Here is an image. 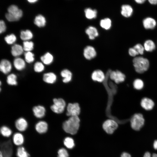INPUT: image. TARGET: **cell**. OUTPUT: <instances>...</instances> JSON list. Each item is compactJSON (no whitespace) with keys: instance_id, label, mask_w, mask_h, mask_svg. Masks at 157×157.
I'll return each mask as SVG.
<instances>
[{"instance_id":"7c38bea8","label":"cell","mask_w":157,"mask_h":157,"mask_svg":"<svg viewBox=\"0 0 157 157\" xmlns=\"http://www.w3.org/2000/svg\"><path fill=\"white\" fill-rule=\"evenodd\" d=\"M32 111L35 117L38 118H41L45 116L46 109L43 106L38 105L33 107Z\"/></svg>"},{"instance_id":"8992f818","label":"cell","mask_w":157,"mask_h":157,"mask_svg":"<svg viewBox=\"0 0 157 157\" xmlns=\"http://www.w3.org/2000/svg\"><path fill=\"white\" fill-rule=\"evenodd\" d=\"M66 109V115L69 117L78 116L81 111L79 104L77 102L68 103Z\"/></svg>"},{"instance_id":"484cf974","label":"cell","mask_w":157,"mask_h":157,"mask_svg":"<svg viewBox=\"0 0 157 157\" xmlns=\"http://www.w3.org/2000/svg\"><path fill=\"white\" fill-rule=\"evenodd\" d=\"M6 81L9 85H17L18 83L17 75L14 73L9 74L7 77Z\"/></svg>"},{"instance_id":"7a4b0ae2","label":"cell","mask_w":157,"mask_h":157,"mask_svg":"<svg viewBox=\"0 0 157 157\" xmlns=\"http://www.w3.org/2000/svg\"><path fill=\"white\" fill-rule=\"evenodd\" d=\"M133 66L136 72L142 74L147 71L149 67V62L147 58L138 57L133 60Z\"/></svg>"},{"instance_id":"9c48e42d","label":"cell","mask_w":157,"mask_h":157,"mask_svg":"<svg viewBox=\"0 0 157 157\" xmlns=\"http://www.w3.org/2000/svg\"><path fill=\"white\" fill-rule=\"evenodd\" d=\"M109 76L110 79L117 84L123 82L125 79V75L119 70L111 71L110 74Z\"/></svg>"},{"instance_id":"681fc988","label":"cell","mask_w":157,"mask_h":157,"mask_svg":"<svg viewBox=\"0 0 157 157\" xmlns=\"http://www.w3.org/2000/svg\"><path fill=\"white\" fill-rule=\"evenodd\" d=\"M38 0H28V1L31 3H35V2L37 1Z\"/></svg>"},{"instance_id":"44dd1931","label":"cell","mask_w":157,"mask_h":157,"mask_svg":"<svg viewBox=\"0 0 157 157\" xmlns=\"http://www.w3.org/2000/svg\"><path fill=\"white\" fill-rule=\"evenodd\" d=\"M143 24L145 28L152 29L155 27L156 22L154 19L151 17H147L143 20Z\"/></svg>"},{"instance_id":"f6af8a7d","label":"cell","mask_w":157,"mask_h":157,"mask_svg":"<svg viewBox=\"0 0 157 157\" xmlns=\"http://www.w3.org/2000/svg\"><path fill=\"white\" fill-rule=\"evenodd\" d=\"M151 153L149 152H146L144 154L143 157H151Z\"/></svg>"},{"instance_id":"3957f363","label":"cell","mask_w":157,"mask_h":157,"mask_svg":"<svg viewBox=\"0 0 157 157\" xmlns=\"http://www.w3.org/2000/svg\"><path fill=\"white\" fill-rule=\"evenodd\" d=\"M8 13L5 15L7 19L9 22H14L18 20L23 15L21 10L14 5L10 6L8 9Z\"/></svg>"},{"instance_id":"4316f807","label":"cell","mask_w":157,"mask_h":157,"mask_svg":"<svg viewBox=\"0 0 157 157\" xmlns=\"http://www.w3.org/2000/svg\"><path fill=\"white\" fill-rule=\"evenodd\" d=\"M13 141L14 143L17 146L22 145L24 142V137L20 133H16L14 134L13 136Z\"/></svg>"},{"instance_id":"9a60e30c","label":"cell","mask_w":157,"mask_h":157,"mask_svg":"<svg viewBox=\"0 0 157 157\" xmlns=\"http://www.w3.org/2000/svg\"><path fill=\"white\" fill-rule=\"evenodd\" d=\"M15 126L19 131H23L27 128L28 124L26 120L23 117L18 118L15 121Z\"/></svg>"},{"instance_id":"bcb514c9","label":"cell","mask_w":157,"mask_h":157,"mask_svg":"<svg viewBox=\"0 0 157 157\" xmlns=\"http://www.w3.org/2000/svg\"><path fill=\"white\" fill-rule=\"evenodd\" d=\"M149 1L152 4H157V0H149Z\"/></svg>"},{"instance_id":"6da1fadb","label":"cell","mask_w":157,"mask_h":157,"mask_svg":"<svg viewBox=\"0 0 157 157\" xmlns=\"http://www.w3.org/2000/svg\"><path fill=\"white\" fill-rule=\"evenodd\" d=\"M80 119L78 116L69 117L63 123L64 131L69 134L74 135L78 131L80 126Z\"/></svg>"},{"instance_id":"7bdbcfd3","label":"cell","mask_w":157,"mask_h":157,"mask_svg":"<svg viewBox=\"0 0 157 157\" xmlns=\"http://www.w3.org/2000/svg\"><path fill=\"white\" fill-rule=\"evenodd\" d=\"M129 54L132 56H135L139 53L133 48H131L129 49Z\"/></svg>"},{"instance_id":"1f68e13d","label":"cell","mask_w":157,"mask_h":157,"mask_svg":"<svg viewBox=\"0 0 157 157\" xmlns=\"http://www.w3.org/2000/svg\"><path fill=\"white\" fill-rule=\"evenodd\" d=\"M45 67L44 64L40 62H37L35 63L33 66L34 71L38 73H40L43 72L44 70Z\"/></svg>"},{"instance_id":"8fae6325","label":"cell","mask_w":157,"mask_h":157,"mask_svg":"<svg viewBox=\"0 0 157 157\" xmlns=\"http://www.w3.org/2000/svg\"><path fill=\"white\" fill-rule=\"evenodd\" d=\"M12 69V65L8 60L3 59L2 60L0 63V70L4 74H9Z\"/></svg>"},{"instance_id":"83f0119b","label":"cell","mask_w":157,"mask_h":157,"mask_svg":"<svg viewBox=\"0 0 157 157\" xmlns=\"http://www.w3.org/2000/svg\"><path fill=\"white\" fill-rule=\"evenodd\" d=\"M46 20L45 17L41 15L37 16L34 19V23L38 26L41 27L45 26Z\"/></svg>"},{"instance_id":"cb8c5ba5","label":"cell","mask_w":157,"mask_h":157,"mask_svg":"<svg viewBox=\"0 0 157 157\" xmlns=\"http://www.w3.org/2000/svg\"><path fill=\"white\" fill-rule=\"evenodd\" d=\"M23 50V47L21 46L15 44L12 47L11 53L13 56L17 57L22 54Z\"/></svg>"},{"instance_id":"836d02e7","label":"cell","mask_w":157,"mask_h":157,"mask_svg":"<svg viewBox=\"0 0 157 157\" xmlns=\"http://www.w3.org/2000/svg\"><path fill=\"white\" fill-rule=\"evenodd\" d=\"M0 132L1 135L5 137H9L12 133L11 130L6 126H2L0 129Z\"/></svg>"},{"instance_id":"f1b7e54d","label":"cell","mask_w":157,"mask_h":157,"mask_svg":"<svg viewBox=\"0 0 157 157\" xmlns=\"http://www.w3.org/2000/svg\"><path fill=\"white\" fill-rule=\"evenodd\" d=\"M100 25L101 28L104 29L109 30L111 26V21L108 18H104L100 20Z\"/></svg>"},{"instance_id":"4dcf8cb0","label":"cell","mask_w":157,"mask_h":157,"mask_svg":"<svg viewBox=\"0 0 157 157\" xmlns=\"http://www.w3.org/2000/svg\"><path fill=\"white\" fill-rule=\"evenodd\" d=\"M144 49L147 51H152L155 48L154 42L151 40L146 41L144 43Z\"/></svg>"},{"instance_id":"ab89813d","label":"cell","mask_w":157,"mask_h":157,"mask_svg":"<svg viewBox=\"0 0 157 157\" xmlns=\"http://www.w3.org/2000/svg\"><path fill=\"white\" fill-rule=\"evenodd\" d=\"M58 157H68L69 155L67 150L64 148L60 149L58 151Z\"/></svg>"},{"instance_id":"4fadbf2b","label":"cell","mask_w":157,"mask_h":157,"mask_svg":"<svg viewBox=\"0 0 157 157\" xmlns=\"http://www.w3.org/2000/svg\"><path fill=\"white\" fill-rule=\"evenodd\" d=\"M91 78L92 80L94 81L101 83L104 81L105 76L102 71L98 69L93 72L91 74Z\"/></svg>"},{"instance_id":"30bf717a","label":"cell","mask_w":157,"mask_h":157,"mask_svg":"<svg viewBox=\"0 0 157 157\" xmlns=\"http://www.w3.org/2000/svg\"><path fill=\"white\" fill-rule=\"evenodd\" d=\"M83 55L86 59L90 60L96 56L97 52L95 48L93 47L88 45L84 48Z\"/></svg>"},{"instance_id":"5b68a950","label":"cell","mask_w":157,"mask_h":157,"mask_svg":"<svg viewBox=\"0 0 157 157\" xmlns=\"http://www.w3.org/2000/svg\"><path fill=\"white\" fill-rule=\"evenodd\" d=\"M131 128L135 131H139L143 126L144 119L143 115L141 113L135 114L131 117Z\"/></svg>"},{"instance_id":"f907efd6","label":"cell","mask_w":157,"mask_h":157,"mask_svg":"<svg viewBox=\"0 0 157 157\" xmlns=\"http://www.w3.org/2000/svg\"><path fill=\"white\" fill-rule=\"evenodd\" d=\"M151 157H157V154L156 153L153 154L151 156Z\"/></svg>"},{"instance_id":"e0dca14e","label":"cell","mask_w":157,"mask_h":157,"mask_svg":"<svg viewBox=\"0 0 157 157\" xmlns=\"http://www.w3.org/2000/svg\"><path fill=\"white\" fill-rule=\"evenodd\" d=\"M60 75L63 78L62 81L64 83H69L72 79V73L68 69H64L62 70L60 72Z\"/></svg>"},{"instance_id":"c3c4849f","label":"cell","mask_w":157,"mask_h":157,"mask_svg":"<svg viewBox=\"0 0 157 157\" xmlns=\"http://www.w3.org/2000/svg\"><path fill=\"white\" fill-rule=\"evenodd\" d=\"M135 1L137 3L139 4H142L145 1V0H136Z\"/></svg>"},{"instance_id":"7402d4cb","label":"cell","mask_w":157,"mask_h":157,"mask_svg":"<svg viewBox=\"0 0 157 157\" xmlns=\"http://www.w3.org/2000/svg\"><path fill=\"white\" fill-rule=\"evenodd\" d=\"M121 14L123 16L128 17L131 16L133 12L132 7L129 5H123L121 7Z\"/></svg>"},{"instance_id":"ac0fdd59","label":"cell","mask_w":157,"mask_h":157,"mask_svg":"<svg viewBox=\"0 0 157 157\" xmlns=\"http://www.w3.org/2000/svg\"><path fill=\"white\" fill-rule=\"evenodd\" d=\"M48 128L47 123L44 121H40L38 122L35 125L36 131L40 134L46 133L47 130Z\"/></svg>"},{"instance_id":"8d00e7d4","label":"cell","mask_w":157,"mask_h":157,"mask_svg":"<svg viewBox=\"0 0 157 157\" xmlns=\"http://www.w3.org/2000/svg\"><path fill=\"white\" fill-rule=\"evenodd\" d=\"M34 56V54L31 52H26L24 53L25 61L28 63H32L35 60Z\"/></svg>"},{"instance_id":"d6986e66","label":"cell","mask_w":157,"mask_h":157,"mask_svg":"<svg viewBox=\"0 0 157 157\" xmlns=\"http://www.w3.org/2000/svg\"><path fill=\"white\" fill-rule=\"evenodd\" d=\"M85 33L88 36L89 39L91 40H94L99 35L97 29L92 26L88 27L85 30Z\"/></svg>"},{"instance_id":"603a6c76","label":"cell","mask_w":157,"mask_h":157,"mask_svg":"<svg viewBox=\"0 0 157 157\" xmlns=\"http://www.w3.org/2000/svg\"><path fill=\"white\" fill-rule=\"evenodd\" d=\"M85 16L86 18L91 19L96 18L97 15V11L96 9H92L88 8L84 10Z\"/></svg>"},{"instance_id":"e575fe53","label":"cell","mask_w":157,"mask_h":157,"mask_svg":"<svg viewBox=\"0 0 157 157\" xmlns=\"http://www.w3.org/2000/svg\"><path fill=\"white\" fill-rule=\"evenodd\" d=\"M64 144L65 147L69 149L72 148L74 146V142L72 138L67 137L64 140Z\"/></svg>"},{"instance_id":"74e56055","label":"cell","mask_w":157,"mask_h":157,"mask_svg":"<svg viewBox=\"0 0 157 157\" xmlns=\"http://www.w3.org/2000/svg\"><path fill=\"white\" fill-rule=\"evenodd\" d=\"M133 85L135 89L137 90H140L142 89L144 87V83L142 80L140 79H137L134 81Z\"/></svg>"},{"instance_id":"f35d334b","label":"cell","mask_w":157,"mask_h":157,"mask_svg":"<svg viewBox=\"0 0 157 157\" xmlns=\"http://www.w3.org/2000/svg\"><path fill=\"white\" fill-rule=\"evenodd\" d=\"M6 42L8 44H13L16 40V37L15 35L11 34L7 35L4 38Z\"/></svg>"},{"instance_id":"d4e9b609","label":"cell","mask_w":157,"mask_h":157,"mask_svg":"<svg viewBox=\"0 0 157 157\" xmlns=\"http://www.w3.org/2000/svg\"><path fill=\"white\" fill-rule=\"evenodd\" d=\"M40 59L42 63L44 64L49 65L53 62V57L51 53L47 52L41 57Z\"/></svg>"},{"instance_id":"60d3db41","label":"cell","mask_w":157,"mask_h":157,"mask_svg":"<svg viewBox=\"0 0 157 157\" xmlns=\"http://www.w3.org/2000/svg\"><path fill=\"white\" fill-rule=\"evenodd\" d=\"M133 48L135 49L139 54L142 55L143 54L144 49V47L140 44H136Z\"/></svg>"},{"instance_id":"52a82bcc","label":"cell","mask_w":157,"mask_h":157,"mask_svg":"<svg viewBox=\"0 0 157 157\" xmlns=\"http://www.w3.org/2000/svg\"><path fill=\"white\" fill-rule=\"evenodd\" d=\"M117 123L114 120L108 119L103 123V127L104 130L108 133L111 134L117 128Z\"/></svg>"},{"instance_id":"f546056e","label":"cell","mask_w":157,"mask_h":157,"mask_svg":"<svg viewBox=\"0 0 157 157\" xmlns=\"http://www.w3.org/2000/svg\"><path fill=\"white\" fill-rule=\"evenodd\" d=\"M33 34L31 31L28 30L22 31L20 33L21 39L25 41H27L32 38Z\"/></svg>"},{"instance_id":"d590c367","label":"cell","mask_w":157,"mask_h":157,"mask_svg":"<svg viewBox=\"0 0 157 157\" xmlns=\"http://www.w3.org/2000/svg\"><path fill=\"white\" fill-rule=\"evenodd\" d=\"M34 44L32 41H25L23 42L24 50L26 51H30L33 48Z\"/></svg>"},{"instance_id":"5bb4252c","label":"cell","mask_w":157,"mask_h":157,"mask_svg":"<svg viewBox=\"0 0 157 157\" xmlns=\"http://www.w3.org/2000/svg\"><path fill=\"white\" fill-rule=\"evenodd\" d=\"M42 79L45 83L48 84H53L57 81V76L54 72H49L44 74Z\"/></svg>"},{"instance_id":"ee69618b","label":"cell","mask_w":157,"mask_h":157,"mask_svg":"<svg viewBox=\"0 0 157 157\" xmlns=\"http://www.w3.org/2000/svg\"><path fill=\"white\" fill-rule=\"evenodd\" d=\"M121 157H131V156L129 153L124 152L121 154Z\"/></svg>"},{"instance_id":"b9f144b4","label":"cell","mask_w":157,"mask_h":157,"mask_svg":"<svg viewBox=\"0 0 157 157\" xmlns=\"http://www.w3.org/2000/svg\"><path fill=\"white\" fill-rule=\"evenodd\" d=\"M6 25L5 23L3 20H1L0 21V33H1L6 31Z\"/></svg>"},{"instance_id":"2e32d148","label":"cell","mask_w":157,"mask_h":157,"mask_svg":"<svg viewBox=\"0 0 157 157\" xmlns=\"http://www.w3.org/2000/svg\"><path fill=\"white\" fill-rule=\"evenodd\" d=\"M140 104L142 108L147 110L152 109L154 105L153 101L151 99L147 97L144 98L142 99Z\"/></svg>"},{"instance_id":"277c9868","label":"cell","mask_w":157,"mask_h":157,"mask_svg":"<svg viewBox=\"0 0 157 157\" xmlns=\"http://www.w3.org/2000/svg\"><path fill=\"white\" fill-rule=\"evenodd\" d=\"M53 102L50 106V109L53 112L59 114L62 113L64 111L66 104L63 99L54 98L53 100Z\"/></svg>"},{"instance_id":"7dc6e473","label":"cell","mask_w":157,"mask_h":157,"mask_svg":"<svg viewBox=\"0 0 157 157\" xmlns=\"http://www.w3.org/2000/svg\"><path fill=\"white\" fill-rule=\"evenodd\" d=\"M153 147L155 149H157V140L154 141L153 143Z\"/></svg>"},{"instance_id":"ba28073f","label":"cell","mask_w":157,"mask_h":157,"mask_svg":"<svg viewBox=\"0 0 157 157\" xmlns=\"http://www.w3.org/2000/svg\"><path fill=\"white\" fill-rule=\"evenodd\" d=\"M1 151L3 157H11L13 153V147L10 140L3 142L1 145Z\"/></svg>"},{"instance_id":"ffe728a7","label":"cell","mask_w":157,"mask_h":157,"mask_svg":"<svg viewBox=\"0 0 157 157\" xmlns=\"http://www.w3.org/2000/svg\"><path fill=\"white\" fill-rule=\"evenodd\" d=\"M13 64L15 69L19 71H22L24 69L26 66L25 61L19 58H15L13 61Z\"/></svg>"},{"instance_id":"d6a6232c","label":"cell","mask_w":157,"mask_h":157,"mask_svg":"<svg viewBox=\"0 0 157 157\" xmlns=\"http://www.w3.org/2000/svg\"><path fill=\"white\" fill-rule=\"evenodd\" d=\"M17 157H29V154L25 150L24 147H20L17 150Z\"/></svg>"}]
</instances>
